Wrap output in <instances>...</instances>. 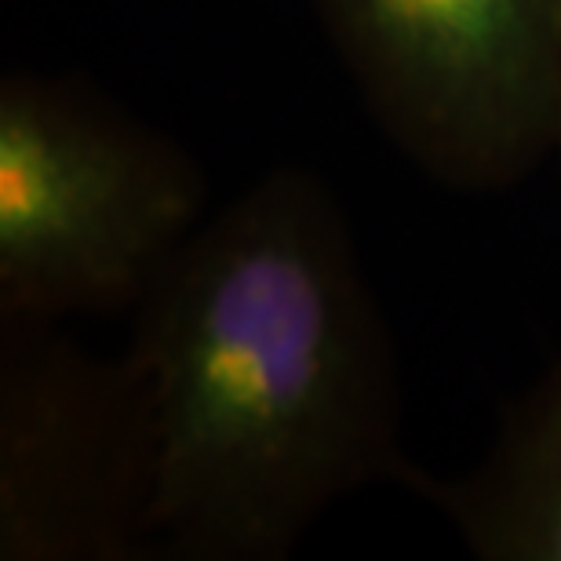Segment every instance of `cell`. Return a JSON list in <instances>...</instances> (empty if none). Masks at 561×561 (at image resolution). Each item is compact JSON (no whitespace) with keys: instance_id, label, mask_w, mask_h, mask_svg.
I'll list each match as a JSON object with an SVG mask.
<instances>
[{"instance_id":"obj_1","label":"cell","mask_w":561,"mask_h":561,"mask_svg":"<svg viewBox=\"0 0 561 561\" xmlns=\"http://www.w3.org/2000/svg\"><path fill=\"white\" fill-rule=\"evenodd\" d=\"M131 318L157 558L285 561L335 503L416 467L387 313L310 168H271L201 222Z\"/></svg>"},{"instance_id":"obj_2","label":"cell","mask_w":561,"mask_h":561,"mask_svg":"<svg viewBox=\"0 0 561 561\" xmlns=\"http://www.w3.org/2000/svg\"><path fill=\"white\" fill-rule=\"evenodd\" d=\"M205 208L172 136L73 77H0V318L136 310Z\"/></svg>"},{"instance_id":"obj_3","label":"cell","mask_w":561,"mask_h":561,"mask_svg":"<svg viewBox=\"0 0 561 561\" xmlns=\"http://www.w3.org/2000/svg\"><path fill=\"white\" fill-rule=\"evenodd\" d=\"M383 136L434 183L500 194L554 157L561 0H310Z\"/></svg>"},{"instance_id":"obj_4","label":"cell","mask_w":561,"mask_h":561,"mask_svg":"<svg viewBox=\"0 0 561 561\" xmlns=\"http://www.w3.org/2000/svg\"><path fill=\"white\" fill-rule=\"evenodd\" d=\"M157 445L142 379L59 321L0 318V561H142Z\"/></svg>"},{"instance_id":"obj_5","label":"cell","mask_w":561,"mask_h":561,"mask_svg":"<svg viewBox=\"0 0 561 561\" xmlns=\"http://www.w3.org/2000/svg\"><path fill=\"white\" fill-rule=\"evenodd\" d=\"M478 561H561V354L500 409L474 467L453 478L412 467L405 485Z\"/></svg>"},{"instance_id":"obj_6","label":"cell","mask_w":561,"mask_h":561,"mask_svg":"<svg viewBox=\"0 0 561 561\" xmlns=\"http://www.w3.org/2000/svg\"><path fill=\"white\" fill-rule=\"evenodd\" d=\"M554 157L561 161V128H558V146H554Z\"/></svg>"}]
</instances>
